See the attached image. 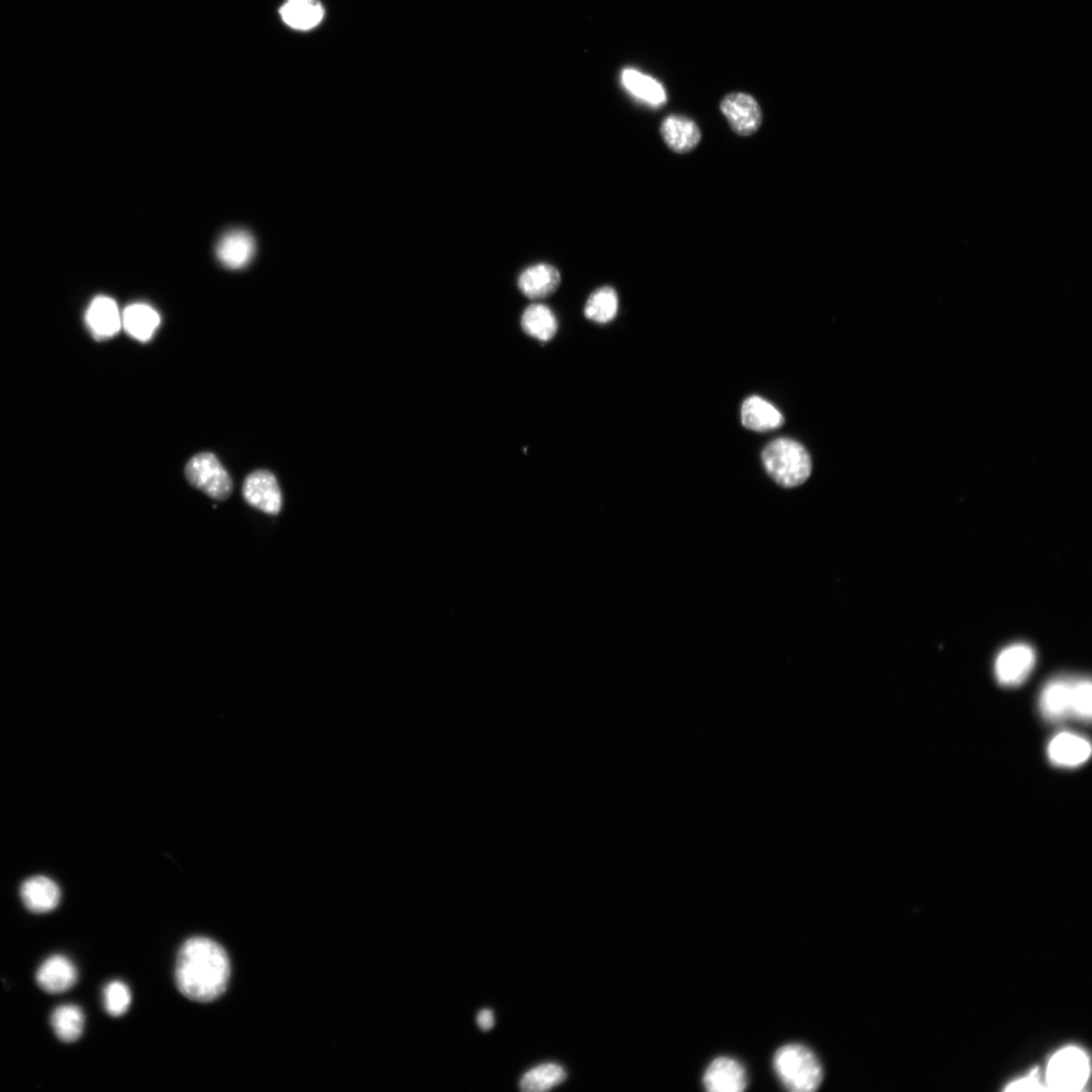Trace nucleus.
I'll list each match as a JSON object with an SVG mask.
<instances>
[{
    "instance_id": "obj_1",
    "label": "nucleus",
    "mask_w": 1092,
    "mask_h": 1092,
    "mask_svg": "<svg viewBox=\"0 0 1092 1092\" xmlns=\"http://www.w3.org/2000/svg\"><path fill=\"white\" fill-rule=\"evenodd\" d=\"M230 960L217 941L203 936L187 939L179 950L175 982L179 992L198 1002H210L227 990Z\"/></svg>"
},
{
    "instance_id": "obj_2",
    "label": "nucleus",
    "mask_w": 1092,
    "mask_h": 1092,
    "mask_svg": "<svg viewBox=\"0 0 1092 1092\" xmlns=\"http://www.w3.org/2000/svg\"><path fill=\"white\" fill-rule=\"evenodd\" d=\"M773 1066L780 1082L790 1091L813 1092L823 1080L822 1066L815 1054L801 1044L781 1047L775 1054Z\"/></svg>"
},
{
    "instance_id": "obj_3",
    "label": "nucleus",
    "mask_w": 1092,
    "mask_h": 1092,
    "mask_svg": "<svg viewBox=\"0 0 1092 1092\" xmlns=\"http://www.w3.org/2000/svg\"><path fill=\"white\" fill-rule=\"evenodd\" d=\"M762 460L771 478L785 487L801 485L811 475L808 451L793 439L779 438L769 443L763 451Z\"/></svg>"
},
{
    "instance_id": "obj_4",
    "label": "nucleus",
    "mask_w": 1092,
    "mask_h": 1092,
    "mask_svg": "<svg viewBox=\"0 0 1092 1092\" xmlns=\"http://www.w3.org/2000/svg\"><path fill=\"white\" fill-rule=\"evenodd\" d=\"M184 472L188 482L214 500L224 501L232 494V479L214 454L193 457Z\"/></svg>"
},
{
    "instance_id": "obj_5",
    "label": "nucleus",
    "mask_w": 1092,
    "mask_h": 1092,
    "mask_svg": "<svg viewBox=\"0 0 1092 1092\" xmlns=\"http://www.w3.org/2000/svg\"><path fill=\"white\" fill-rule=\"evenodd\" d=\"M1089 1076V1062L1083 1051L1069 1047L1060 1051L1051 1060L1047 1071L1050 1089L1078 1091Z\"/></svg>"
},
{
    "instance_id": "obj_6",
    "label": "nucleus",
    "mask_w": 1092,
    "mask_h": 1092,
    "mask_svg": "<svg viewBox=\"0 0 1092 1092\" xmlns=\"http://www.w3.org/2000/svg\"><path fill=\"white\" fill-rule=\"evenodd\" d=\"M1036 665V653L1026 644H1014L1003 649L996 660L997 681L1005 687L1023 684Z\"/></svg>"
},
{
    "instance_id": "obj_7",
    "label": "nucleus",
    "mask_w": 1092,
    "mask_h": 1092,
    "mask_svg": "<svg viewBox=\"0 0 1092 1092\" xmlns=\"http://www.w3.org/2000/svg\"><path fill=\"white\" fill-rule=\"evenodd\" d=\"M242 494L253 508L270 515L282 510L283 498L277 478L267 470L251 473L244 481Z\"/></svg>"
},
{
    "instance_id": "obj_8",
    "label": "nucleus",
    "mask_w": 1092,
    "mask_h": 1092,
    "mask_svg": "<svg viewBox=\"0 0 1092 1092\" xmlns=\"http://www.w3.org/2000/svg\"><path fill=\"white\" fill-rule=\"evenodd\" d=\"M721 109L733 131L739 136L755 134L762 125V109L755 97L749 95L734 93L727 96Z\"/></svg>"
},
{
    "instance_id": "obj_9",
    "label": "nucleus",
    "mask_w": 1092,
    "mask_h": 1092,
    "mask_svg": "<svg viewBox=\"0 0 1092 1092\" xmlns=\"http://www.w3.org/2000/svg\"><path fill=\"white\" fill-rule=\"evenodd\" d=\"M1073 681L1060 676L1048 682L1040 695V711L1051 723H1062L1072 718Z\"/></svg>"
},
{
    "instance_id": "obj_10",
    "label": "nucleus",
    "mask_w": 1092,
    "mask_h": 1092,
    "mask_svg": "<svg viewBox=\"0 0 1092 1092\" xmlns=\"http://www.w3.org/2000/svg\"><path fill=\"white\" fill-rule=\"evenodd\" d=\"M1047 755L1050 762L1060 768H1077L1086 763L1091 756V745L1085 738L1069 732L1054 737L1048 744Z\"/></svg>"
},
{
    "instance_id": "obj_11",
    "label": "nucleus",
    "mask_w": 1092,
    "mask_h": 1092,
    "mask_svg": "<svg viewBox=\"0 0 1092 1092\" xmlns=\"http://www.w3.org/2000/svg\"><path fill=\"white\" fill-rule=\"evenodd\" d=\"M703 1084L709 1092H741L747 1084L744 1067L736 1060L719 1058L707 1067Z\"/></svg>"
},
{
    "instance_id": "obj_12",
    "label": "nucleus",
    "mask_w": 1092,
    "mask_h": 1092,
    "mask_svg": "<svg viewBox=\"0 0 1092 1092\" xmlns=\"http://www.w3.org/2000/svg\"><path fill=\"white\" fill-rule=\"evenodd\" d=\"M79 979L77 967L62 955L48 958L37 969L35 981L44 992L59 995L71 990Z\"/></svg>"
},
{
    "instance_id": "obj_13",
    "label": "nucleus",
    "mask_w": 1092,
    "mask_h": 1092,
    "mask_svg": "<svg viewBox=\"0 0 1092 1092\" xmlns=\"http://www.w3.org/2000/svg\"><path fill=\"white\" fill-rule=\"evenodd\" d=\"M21 898L25 907L31 913L48 914L58 907L61 891L52 879L45 876H34L23 883Z\"/></svg>"
},
{
    "instance_id": "obj_14",
    "label": "nucleus",
    "mask_w": 1092,
    "mask_h": 1092,
    "mask_svg": "<svg viewBox=\"0 0 1092 1092\" xmlns=\"http://www.w3.org/2000/svg\"><path fill=\"white\" fill-rule=\"evenodd\" d=\"M86 319L97 339L110 338L122 329V314L116 300L105 295H98L93 300Z\"/></svg>"
},
{
    "instance_id": "obj_15",
    "label": "nucleus",
    "mask_w": 1092,
    "mask_h": 1092,
    "mask_svg": "<svg viewBox=\"0 0 1092 1092\" xmlns=\"http://www.w3.org/2000/svg\"><path fill=\"white\" fill-rule=\"evenodd\" d=\"M216 252L224 267L232 270L243 269L253 258L255 241L247 231L233 230L220 239Z\"/></svg>"
},
{
    "instance_id": "obj_16",
    "label": "nucleus",
    "mask_w": 1092,
    "mask_h": 1092,
    "mask_svg": "<svg viewBox=\"0 0 1092 1092\" xmlns=\"http://www.w3.org/2000/svg\"><path fill=\"white\" fill-rule=\"evenodd\" d=\"M661 134L668 147L677 155L693 152L701 140L698 125L684 116L666 118L661 126Z\"/></svg>"
},
{
    "instance_id": "obj_17",
    "label": "nucleus",
    "mask_w": 1092,
    "mask_h": 1092,
    "mask_svg": "<svg viewBox=\"0 0 1092 1092\" xmlns=\"http://www.w3.org/2000/svg\"><path fill=\"white\" fill-rule=\"evenodd\" d=\"M561 282L559 272L552 266L537 265L525 270L519 277L521 292L532 299H543L553 294Z\"/></svg>"
},
{
    "instance_id": "obj_18",
    "label": "nucleus",
    "mask_w": 1092,
    "mask_h": 1092,
    "mask_svg": "<svg viewBox=\"0 0 1092 1092\" xmlns=\"http://www.w3.org/2000/svg\"><path fill=\"white\" fill-rule=\"evenodd\" d=\"M741 421L749 430L767 432L781 427L784 418L772 404L761 397L752 396L742 404Z\"/></svg>"
},
{
    "instance_id": "obj_19",
    "label": "nucleus",
    "mask_w": 1092,
    "mask_h": 1092,
    "mask_svg": "<svg viewBox=\"0 0 1092 1092\" xmlns=\"http://www.w3.org/2000/svg\"><path fill=\"white\" fill-rule=\"evenodd\" d=\"M161 322L160 314L147 304L128 306L122 314V327L128 335L141 343L152 339Z\"/></svg>"
},
{
    "instance_id": "obj_20",
    "label": "nucleus",
    "mask_w": 1092,
    "mask_h": 1092,
    "mask_svg": "<svg viewBox=\"0 0 1092 1092\" xmlns=\"http://www.w3.org/2000/svg\"><path fill=\"white\" fill-rule=\"evenodd\" d=\"M280 14L289 27L309 31L323 21L325 10L317 0H287L280 9Z\"/></svg>"
},
{
    "instance_id": "obj_21",
    "label": "nucleus",
    "mask_w": 1092,
    "mask_h": 1092,
    "mask_svg": "<svg viewBox=\"0 0 1092 1092\" xmlns=\"http://www.w3.org/2000/svg\"><path fill=\"white\" fill-rule=\"evenodd\" d=\"M624 88L634 96L654 106L667 101L664 87L655 79L638 70L627 68L621 74Z\"/></svg>"
},
{
    "instance_id": "obj_22",
    "label": "nucleus",
    "mask_w": 1092,
    "mask_h": 1092,
    "mask_svg": "<svg viewBox=\"0 0 1092 1092\" xmlns=\"http://www.w3.org/2000/svg\"><path fill=\"white\" fill-rule=\"evenodd\" d=\"M86 1018L78 1005L58 1006L51 1015V1026L59 1040L64 1043L77 1042L84 1034Z\"/></svg>"
},
{
    "instance_id": "obj_23",
    "label": "nucleus",
    "mask_w": 1092,
    "mask_h": 1092,
    "mask_svg": "<svg viewBox=\"0 0 1092 1092\" xmlns=\"http://www.w3.org/2000/svg\"><path fill=\"white\" fill-rule=\"evenodd\" d=\"M521 327L527 335L541 342H549L555 336L558 324L548 307L535 304L525 309L521 317Z\"/></svg>"
},
{
    "instance_id": "obj_24",
    "label": "nucleus",
    "mask_w": 1092,
    "mask_h": 1092,
    "mask_svg": "<svg viewBox=\"0 0 1092 1092\" xmlns=\"http://www.w3.org/2000/svg\"><path fill=\"white\" fill-rule=\"evenodd\" d=\"M618 311V296L611 287H604L595 290L587 300L585 316L589 320L608 324L614 320Z\"/></svg>"
},
{
    "instance_id": "obj_25",
    "label": "nucleus",
    "mask_w": 1092,
    "mask_h": 1092,
    "mask_svg": "<svg viewBox=\"0 0 1092 1092\" xmlns=\"http://www.w3.org/2000/svg\"><path fill=\"white\" fill-rule=\"evenodd\" d=\"M566 1078L567 1073L561 1066L553 1063L543 1064L524 1074L520 1080V1088L525 1092L547 1091Z\"/></svg>"
},
{
    "instance_id": "obj_26",
    "label": "nucleus",
    "mask_w": 1092,
    "mask_h": 1092,
    "mask_svg": "<svg viewBox=\"0 0 1092 1092\" xmlns=\"http://www.w3.org/2000/svg\"><path fill=\"white\" fill-rule=\"evenodd\" d=\"M104 1006L111 1016H121L130 1007L132 996L129 988L121 982H112L103 993Z\"/></svg>"
},
{
    "instance_id": "obj_27",
    "label": "nucleus",
    "mask_w": 1092,
    "mask_h": 1092,
    "mask_svg": "<svg viewBox=\"0 0 1092 1092\" xmlns=\"http://www.w3.org/2000/svg\"><path fill=\"white\" fill-rule=\"evenodd\" d=\"M1092 686L1089 679H1075L1073 681V708L1072 718L1089 723L1091 720Z\"/></svg>"
},
{
    "instance_id": "obj_28",
    "label": "nucleus",
    "mask_w": 1092,
    "mask_h": 1092,
    "mask_svg": "<svg viewBox=\"0 0 1092 1092\" xmlns=\"http://www.w3.org/2000/svg\"><path fill=\"white\" fill-rule=\"evenodd\" d=\"M1044 1087L1035 1076L1020 1079L1011 1083L1006 1090L1010 1091H1023V1090H1043Z\"/></svg>"
},
{
    "instance_id": "obj_29",
    "label": "nucleus",
    "mask_w": 1092,
    "mask_h": 1092,
    "mask_svg": "<svg viewBox=\"0 0 1092 1092\" xmlns=\"http://www.w3.org/2000/svg\"><path fill=\"white\" fill-rule=\"evenodd\" d=\"M477 1023L481 1030L487 1032L495 1025L494 1013L489 1009H482L477 1016Z\"/></svg>"
}]
</instances>
